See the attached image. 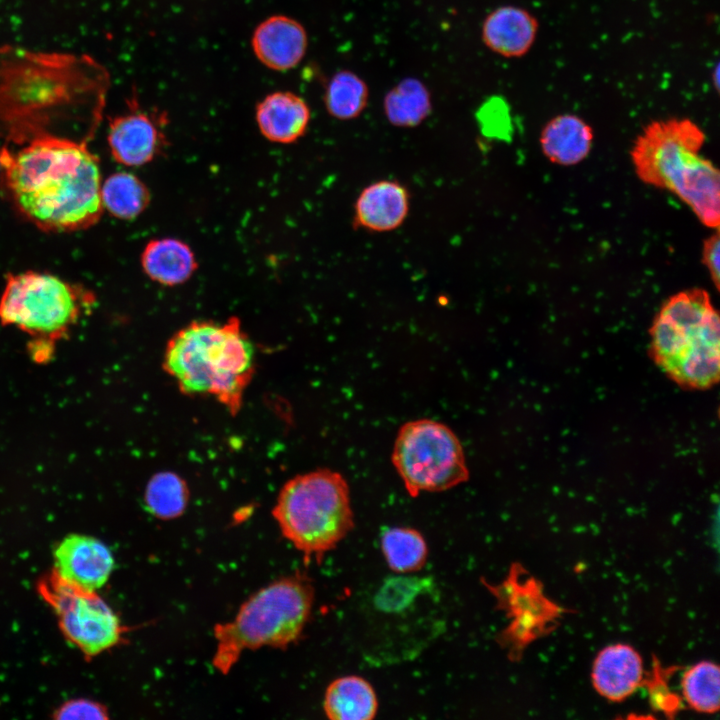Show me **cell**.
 <instances>
[{"instance_id": "1", "label": "cell", "mask_w": 720, "mask_h": 720, "mask_svg": "<svg viewBox=\"0 0 720 720\" xmlns=\"http://www.w3.org/2000/svg\"><path fill=\"white\" fill-rule=\"evenodd\" d=\"M110 77L88 55L0 46V138L23 145L57 136L88 142L105 106Z\"/></svg>"}, {"instance_id": "2", "label": "cell", "mask_w": 720, "mask_h": 720, "mask_svg": "<svg viewBox=\"0 0 720 720\" xmlns=\"http://www.w3.org/2000/svg\"><path fill=\"white\" fill-rule=\"evenodd\" d=\"M0 164L15 207L39 229L74 232L99 221L104 210L100 166L87 142L35 138L17 151L3 147Z\"/></svg>"}, {"instance_id": "3", "label": "cell", "mask_w": 720, "mask_h": 720, "mask_svg": "<svg viewBox=\"0 0 720 720\" xmlns=\"http://www.w3.org/2000/svg\"><path fill=\"white\" fill-rule=\"evenodd\" d=\"M164 371L188 396L213 397L235 416L255 373V349L241 321H192L167 342Z\"/></svg>"}, {"instance_id": "4", "label": "cell", "mask_w": 720, "mask_h": 720, "mask_svg": "<svg viewBox=\"0 0 720 720\" xmlns=\"http://www.w3.org/2000/svg\"><path fill=\"white\" fill-rule=\"evenodd\" d=\"M704 142V132L688 118L657 120L637 137L631 157L642 182L674 193L702 224L718 229L720 175L699 154Z\"/></svg>"}, {"instance_id": "5", "label": "cell", "mask_w": 720, "mask_h": 720, "mask_svg": "<svg viewBox=\"0 0 720 720\" xmlns=\"http://www.w3.org/2000/svg\"><path fill=\"white\" fill-rule=\"evenodd\" d=\"M649 352L682 388L706 390L720 375V320L707 291L684 290L668 298L649 330Z\"/></svg>"}, {"instance_id": "6", "label": "cell", "mask_w": 720, "mask_h": 720, "mask_svg": "<svg viewBox=\"0 0 720 720\" xmlns=\"http://www.w3.org/2000/svg\"><path fill=\"white\" fill-rule=\"evenodd\" d=\"M314 595L311 579L300 571L258 590L233 620L214 626L213 667L226 675L246 650L283 649L296 642L310 618Z\"/></svg>"}, {"instance_id": "7", "label": "cell", "mask_w": 720, "mask_h": 720, "mask_svg": "<svg viewBox=\"0 0 720 720\" xmlns=\"http://www.w3.org/2000/svg\"><path fill=\"white\" fill-rule=\"evenodd\" d=\"M272 515L282 535L320 563L354 526L349 486L336 471L319 468L298 474L281 488Z\"/></svg>"}, {"instance_id": "8", "label": "cell", "mask_w": 720, "mask_h": 720, "mask_svg": "<svg viewBox=\"0 0 720 720\" xmlns=\"http://www.w3.org/2000/svg\"><path fill=\"white\" fill-rule=\"evenodd\" d=\"M95 301L80 285L37 271L9 274L0 297V321L54 343Z\"/></svg>"}, {"instance_id": "9", "label": "cell", "mask_w": 720, "mask_h": 720, "mask_svg": "<svg viewBox=\"0 0 720 720\" xmlns=\"http://www.w3.org/2000/svg\"><path fill=\"white\" fill-rule=\"evenodd\" d=\"M392 462L407 492H440L469 478L462 444L451 428L431 419L412 420L401 426Z\"/></svg>"}, {"instance_id": "10", "label": "cell", "mask_w": 720, "mask_h": 720, "mask_svg": "<svg viewBox=\"0 0 720 720\" xmlns=\"http://www.w3.org/2000/svg\"><path fill=\"white\" fill-rule=\"evenodd\" d=\"M39 591L55 610L65 636L85 655L100 654L122 639L118 616L94 591L76 586L55 572L41 580Z\"/></svg>"}, {"instance_id": "11", "label": "cell", "mask_w": 720, "mask_h": 720, "mask_svg": "<svg viewBox=\"0 0 720 720\" xmlns=\"http://www.w3.org/2000/svg\"><path fill=\"white\" fill-rule=\"evenodd\" d=\"M524 573L525 569L515 563L502 583L497 586L486 583L497 599V607L511 618L498 641L513 661L520 659L531 642L553 631L561 615L568 612L545 596L540 581L533 576L524 578Z\"/></svg>"}, {"instance_id": "12", "label": "cell", "mask_w": 720, "mask_h": 720, "mask_svg": "<svg viewBox=\"0 0 720 720\" xmlns=\"http://www.w3.org/2000/svg\"><path fill=\"white\" fill-rule=\"evenodd\" d=\"M162 117L134 108L111 119L108 145L113 158L129 167L145 165L156 158L166 145Z\"/></svg>"}, {"instance_id": "13", "label": "cell", "mask_w": 720, "mask_h": 720, "mask_svg": "<svg viewBox=\"0 0 720 720\" xmlns=\"http://www.w3.org/2000/svg\"><path fill=\"white\" fill-rule=\"evenodd\" d=\"M54 572L64 580L95 591L108 580L114 566L110 549L96 538L70 535L54 552Z\"/></svg>"}, {"instance_id": "14", "label": "cell", "mask_w": 720, "mask_h": 720, "mask_svg": "<svg viewBox=\"0 0 720 720\" xmlns=\"http://www.w3.org/2000/svg\"><path fill=\"white\" fill-rule=\"evenodd\" d=\"M410 209V194L396 180L367 185L354 205V225L369 232H389L403 224Z\"/></svg>"}, {"instance_id": "15", "label": "cell", "mask_w": 720, "mask_h": 720, "mask_svg": "<svg viewBox=\"0 0 720 720\" xmlns=\"http://www.w3.org/2000/svg\"><path fill=\"white\" fill-rule=\"evenodd\" d=\"M591 677L595 690L602 697L613 702L623 701L643 684L642 657L628 644L609 645L595 658Z\"/></svg>"}, {"instance_id": "16", "label": "cell", "mask_w": 720, "mask_h": 720, "mask_svg": "<svg viewBox=\"0 0 720 720\" xmlns=\"http://www.w3.org/2000/svg\"><path fill=\"white\" fill-rule=\"evenodd\" d=\"M252 47L265 66L284 71L295 67L303 58L307 35L296 20L286 16H272L256 28Z\"/></svg>"}, {"instance_id": "17", "label": "cell", "mask_w": 720, "mask_h": 720, "mask_svg": "<svg viewBox=\"0 0 720 720\" xmlns=\"http://www.w3.org/2000/svg\"><path fill=\"white\" fill-rule=\"evenodd\" d=\"M539 22L526 9L502 6L485 19L482 38L486 46L503 57H521L533 46Z\"/></svg>"}, {"instance_id": "18", "label": "cell", "mask_w": 720, "mask_h": 720, "mask_svg": "<svg viewBox=\"0 0 720 720\" xmlns=\"http://www.w3.org/2000/svg\"><path fill=\"white\" fill-rule=\"evenodd\" d=\"M262 135L275 143L289 144L302 137L310 121V110L298 95L278 91L266 96L256 108Z\"/></svg>"}, {"instance_id": "19", "label": "cell", "mask_w": 720, "mask_h": 720, "mask_svg": "<svg viewBox=\"0 0 720 720\" xmlns=\"http://www.w3.org/2000/svg\"><path fill=\"white\" fill-rule=\"evenodd\" d=\"M593 138V129L581 117L574 114H560L543 127L540 146L543 154L552 163L572 166L588 156Z\"/></svg>"}, {"instance_id": "20", "label": "cell", "mask_w": 720, "mask_h": 720, "mask_svg": "<svg viewBox=\"0 0 720 720\" xmlns=\"http://www.w3.org/2000/svg\"><path fill=\"white\" fill-rule=\"evenodd\" d=\"M145 274L164 286L180 285L191 278L198 263L190 246L175 238L149 241L141 255Z\"/></svg>"}, {"instance_id": "21", "label": "cell", "mask_w": 720, "mask_h": 720, "mask_svg": "<svg viewBox=\"0 0 720 720\" xmlns=\"http://www.w3.org/2000/svg\"><path fill=\"white\" fill-rule=\"evenodd\" d=\"M323 709L332 720H370L377 713L378 701L367 680L348 675L329 684L324 695Z\"/></svg>"}, {"instance_id": "22", "label": "cell", "mask_w": 720, "mask_h": 720, "mask_svg": "<svg viewBox=\"0 0 720 720\" xmlns=\"http://www.w3.org/2000/svg\"><path fill=\"white\" fill-rule=\"evenodd\" d=\"M150 199L147 186L130 172L114 173L101 185L103 209L119 219H135L147 208Z\"/></svg>"}, {"instance_id": "23", "label": "cell", "mask_w": 720, "mask_h": 720, "mask_svg": "<svg viewBox=\"0 0 720 720\" xmlns=\"http://www.w3.org/2000/svg\"><path fill=\"white\" fill-rule=\"evenodd\" d=\"M381 548L391 570L411 573L420 570L428 556L423 535L409 527H391L381 534Z\"/></svg>"}, {"instance_id": "24", "label": "cell", "mask_w": 720, "mask_h": 720, "mask_svg": "<svg viewBox=\"0 0 720 720\" xmlns=\"http://www.w3.org/2000/svg\"><path fill=\"white\" fill-rule=\"evenodd\" d=\"M189 489L186 481L177 473L162 471L148 481L144 502L148 511L161 520L181 516L188 505Z\"/></svg>"}, {"instance_id": "25", "label": "cell", "mask_w": 720, "mask_h": 720, "mask_svg": "<svg viewBox=\"0 0 720 720\" xmlns=\"http://www.w3.org/2000/svg\"><path fill=\"white\" fill-rule=\"evenodd\" d=\"M431 100L425 86L408 79L392 89L384 100V111L391 124L398 127L419 125L430 113Z\"/></svg>"}, {"instance_id": "26", "label": "cell", "mask_w": 720, "mask_h": 720, "mask_svg": "<svg viewBox=\"0 0 720 720\" xmlns=\"http://www.w3.org/2000/svg\"><path fill=\"white\" fill-rule=\"evenodd\" d=\"M720 671L717 664L701 661L684 672L681 690L686 703L697 712L719 710Z\"/></svg>"}, {"instance_id": "27", "label": "cell", "mask_w": 720, "mask_h": 720, "mask_svg": "<svg viewBox=\"0 0 720 720\" xmlns=\"http://www.w3.org/2000/svg\"><path fill=\"white\" fill-rule=\"evenodd\" d=\"M367 100L368 88L365 82L349 71L335 74L325 93L327 111L339 120H350L359 116L366 107Z\"/></svg>"}, {"instance_id": "28", "label": "cell", "mask_w": 720, "mask_h": 720, "mask_svg": "<svg viewBox=\"0 0 720 720\" xmlns=\"http://www.w3.org/2000/svg\"><path fill=\"white\" fill-rule=\"evenodd\" d=\"M677 669L678 666L663 667L654 656L652 668L645 674L642 684L646 686L651 707L668 718H673L682 708V698L669 685Z\"/></svg>"}, {"instance_id": "29", "label": "cell", "mask_w": 720, "mask_h": 720, "mask_svg": "<svg viewBox=\"0 0 720 720\" xmlns=\"http://www.w3.org/2000/svg\"><path fill=\"white\" fill-rule=\"evenodd\" d=\"M57 719H107L106 708L94 701L76 699L66 702L55 712Z\"/></svg>"}, {"instance_id": "30", "label": "cell", "mask_w": 720, "mask_h": 720, "mask_svg": "<svg viewBox=\"0 0 720 720\" xmlns=\"http://www.w3.org/2000/svg\"><path fill=\"white\" fill-rule=\"evenodd\" d=\"M702 261L707 268L711 280L718 290L720 287V239L719 231L707 237L703 242Z\"/></svg>"}, {"instance_id": "31", "label": "cell", "mask_w": 720, "mask_h": 720, "mask_svg": "<svg viewBox=\"0 0 720 720\" xmlns=\"http://www.w3.org/2000/svg\"><path fill=\"white\" fill-rule=\"evenodd\" d=\"M0 171H1V164H0Z\"/></svg>"}]
</instances>
